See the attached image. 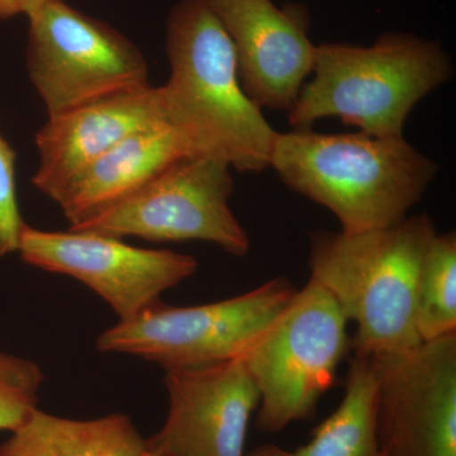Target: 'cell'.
Here are the masks:
<instances>
[{"label": "cell", "instance_id": "obj_1", "mask_svg": "<svg viewBox=\"0 0 456 456\" xmlns=\"http://www.w3.org/2000/svg\"><path fill=\"white\" fill-rule=\"evenodd\" d=\"M167 53L165 113L189 156L217 159L240 173L268 169L278 132L242 89L232 41L208 0L174 5Z\"/></svg>", "mask_w": 456, "mask_h": 456}, {"label": "cell", "instance_id": "obj_2", "mask_svg": "<svg viewBox=\"0 0 456 456\" xmlns=\"http://www.w3.org/2000/svg\"><path fill=\"white\" fill-rule=\"evenodd\" d=\"M435 235L428 215L362 232L312 233L310 281L355 323L354 355L388 359L424 342L416 325L417 283Z\"/></svg>", "mask_w": 456, "mask_h": 456}, {"label": "cell", "instance_id": "obj_3", "mask_svg": "<svg viewBox=\"0 0 456 456\" xmlns=\"http://www.w3.org/2000/svg\"><path fill=\"white\" fill-rule=\"evenodd\" d=\"M270 167L296 193L334 213L345 232L398 224L431 184L439 167L403 136L277 134Z\"/></svg>", "mask_w": 456, "mask_h": 456}, {"label": "cell", "instance_id": "obj_4", "mask_svg": "<svg viewBox=\"0 0 456 456\" xmlns=\"http://www.w3.org/2000/svg\"><path fill=\"white\" fill-rule=\"evenodd\" d=\"M312 73L288 110L294 130L338 117L371 136L399 137L413 108L448 82L452 66L439 42L389 32L373 46L320 45Z\"/></svg>", "mask_w": 456, "mask_h": 456}, {"label": "cell", "instance_id": "obj_5", "mask_svg": "<svg viewBox=\"0 0 456 456\" xmlns=\"http://www.w3.org/2000/svg\"><path fill=\"white\" fill-rule=\"evenodd\" d=\"M347 322L331 294L308 279L241 356L259 392L260 431L275 434L314 415L351 349Z\"/></svg>", "mask_w": 456, "mask_h": 456}, {"label": "cell", "instance_id": "obj_6", "mask_svg": "<svg viewBox=\"0 0 456 456\" xmlns=\"http://www.w3.org/2000/svg\"><path fill=\"white\" fill-rule=\"evenodd\" d=\"M285 277L224 301L174 307L160 301L99 335L102 353L126 354L167 370L241 358L292 301Z\"/></svg>", "mask_w": 456, "mask_h": 456}, {"label": "cell", "instance_id": "obj_7", "mask_svg": "<svg viewBox=\"0 0 456 456\" xmlns=\"http://www.w3.org/2000/svg\"><path fill=\"white\" fill-rule=\"evenodd\" d=\"M28 20L27 69L47 116L150 86L142 51L103 20L64 0Z\"/></svg>", "mask_w": 456, "mask_h": 456}, {"label": "cell", "instance_id": "obj_8", "mask_svg": "<svg viewBox=\"0 0 456 456\" xmlns=\"http://www.w3.org/2000/svg\"><path fill=\"white\" fill-rule=\"evenodd\" d=\"M233 187L230 165L182 156L130 197L70 230L155 242L198 240L245 256L250 239L230 208Z\"/></svg>", "mask_w": 456, "mask_h": 456}, {"label": "cell", "instance_id": "obj_9", "mask_svg": "<svg viewBox=\"0 0 456 456\" xmlns=\"http://www.w3.org/2000/svg\"><path fill=\"white\" fill-rule=\"evenodd\" d=\"M20 259L36 268L82 281L128 320L160 301V296L193 277L198 261L187 254L125 244L90 231H42L23 224Z\"/></svg>", "mask_w": 456, "mask_h": 456}, {"label": "cell", "instance_id": "obj_10", "mask_svg": "<svg viewBox=\"0 0 456 456\" xmlns=\"http://www.w3.org/2000/svg\"><path fill=\"white\" fill-rule=\"evenodd\" d=\"M374 362L382 455L456 456V332Z\"/></svg>", "mask_w": 456, "mask_h": 456}, {"label": "cell", "instance_id": "obj_11", "mask_svg": "<svg viewBox=\"0 0 456 456\" xmlns=\"http://www.w3.org/2000/svg\"><path fill=\"white\" fill-rule=\"evenodd\" d=\"M169 412L146 440L160 456H245L259 392L241 358L165 371Z\"/></svg>", "mask_w": 456, "mask_h": 456}, {"label": "cell", "instance_id": "obj_12", "mask_svg": "<svg viewBox=\"0 0 456 456\" xmlns=\"http://www.w3.org/2000/svg\"><path fill=\"white\" fill-rule=\"evenodd\" d=\"M230 35L237 74L257 107L288 110L316 64L311 18L302 4L273 0H208Z\"/></svg>", "mask_w": 456, "mask_h": 456}, {"label": "cell", "instance_id": "obj_13", "mask_svg": "<svg viewBox=\"0 0 456 456\" xmlns=\"http://www.w3.org/2000/svg\"><path fill=\"white\" fill-rule=\"evenodd\" d=\"M164 123L161 88L151 86L49 117L36 134L40 165L32 184L55 200L77 174L112 147Z\"/></svg>", "mask_w": 456, "mask_h": 456}, {"label": "cell", "instance_id": "obj_14", "mask_svg": "<svg viewBox=\"0 0 456 456\" xmlns=\"http://www.w3.org/2000/svg\"><path fill=\"white\" fill-rule=\"evenodd\" d=\"M187 147L169 123L137 132L86 167L56 197L70 228L95 217L142 188Z\"/></svg>", "mask_w": 456, "mask_h": 456}, {"label": "cell", "instance_id": "obj_15", "mask_svg": "<svg viewBox=\"0 0 456 456\" xmlns=\"http://www.w3.org/2000/svg\"><path fill=\"white\" fill-rule=\"evenodd\" d=\"M146 450L126 415L70 419L36 408L0 445V456H143Z\"/></svg>", "mask_w": 456, "mask_h": 456}, {"label": "cell", "instance_id": "obj_16", "mask_svg": "<svg viewBox=\"0 0 456 456\" xmlns=\"http://www.w3.org/2000/svg\"><path fill=\"white\" fill-rule=\"evenodd\" d=\"M378 371L374 360L354 355L345 395L332 415L312 432L310 443L294 450L259 445L245 456H383L377 428Z\"/></svg>", "mask_w": 456, "mask_h": 456}, {"label": "cell", "instance_id": "obj_17", "mask_svg": "<svg viewBox=\"0 0 456 456\" xmlns=\"http://www.w3.org/2000/svg\"><path fill=\"white\" fill-rule=\"evenodd\" d=\"M416 325L424 342L456 332L455 232H436L426 250L417 283Z\"/></svg>", "mask_w": 456, "mask_h": 456}, {"label": "cell", "instance_id": "obj_18", "mask_svg": "<svg viewBox=\"0 0 456 456\" xmlns=\"http://www.w3.org/2000/svg\"><path fill=\"white\" fill-rule=\"evenodd\" d=\"M44 380L35 362L0 351V431H13L37 408Z\"/></svg>", "mask_w": 456, "mask_h": 456}, {"label": "cell", "instance_id": "obj_19", "mask_svg": "<svg viewBox=\"0 0 456 456\" xmlns=\"http://www.w3.org/2000/svg\"><path fill=\"white\" fill-rule=\"evenodd\" d=\"M23 224L17 200L16 152L0 136V257L17 253Z\"/></svg>", "mask_w": 456, "mask_h": 456}, {"label": "cell", "instance_id": "obj_20", "mask_svg": "<svg viewBox=\"0 0 456 456\" xmlns=\"http://www.w3.org/2000/svg\"><path fill=\"white\" fill-rule=\"evenodd\" d=\"M56 0H0V20L26 14L27 17Z\"/></svg>", "mask_w": 456, "mask_h": 456}, {"label": "cell", "instance_id": "obj_21", "mask_svg": "<svg viewBox=\"0 0 456 456\" xmlns=\"http://www.w3.org/2000/svg\"><path fill=\"white\" fill-rule=\"evenodd\" d=\"M143 456H160V455L155 454V452H150V450L147 449L145 455H143Z\"/></svg>", "mask_w": 456, "mask_h": 456}]
</instances>
